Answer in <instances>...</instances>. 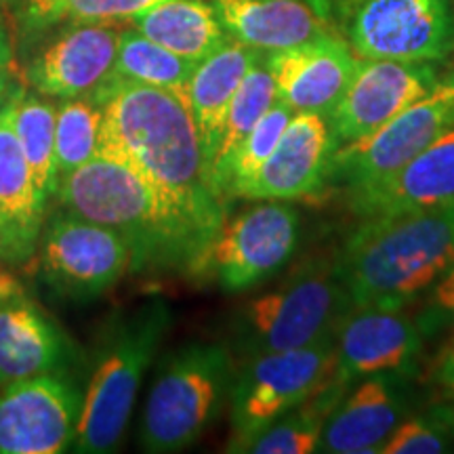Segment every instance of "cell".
I'll list each match as a JSON object with an SVG mask.
<instances>
[{
  "instance_id": "6da1fadb",
  "label": "cell",
  "mask_w": 454,
  "mask_h": 454,
  "mask_svg": "<svg viewBox=\"0 0 454 454\" xmlns=\"http://www.w3.org/2000/svg\"><path fill=\"white\" fill-rule=\"evenodd\" d=\"M90 98L104 110L98 154L152 181L217 236L225 200L208 177L184 95L112 76Z\"/></svg>"
},
{
  "instance_id": "7a4b0ae2",
  "label": "cell",
  "mask_w": 454,
  "mask_h": 454,
  "mask_svg": "<svg viewBox=\"0 0 454 454\" xmlns=\"http://www.w3.org/2000/svg\"><path fill=\"white\" fill-rule=\"evenodd\" d=\"M55 194L70 213L122 236L130 270L202 271L213 231L124 164L98 154L61 177Z\"/></svg>"
},
{
  "instance_id": "3957f363",
  "label": "cell",
  "mask_w": 454,
  "mask_h": 454,
  "mask_svg": "<svg viewBox=\"0 0 454 454\" xmlns=\"http://www.w3.org/2000/svg\"><path fill=\"white\" fill-rule=\"evenodd\" d=\"M454 265V204L366 217L334 259L351 305L408 308Z\"/></svg>"
},
{
  "instance_id": "277c9868",
  "label": "cell",
  "mask_w": 454,
  "mask_h": 454,
  "mask_svg": "<svg viewBox=\"0 0 454 454\" xmlns=\"http://www.w3.org/2000/svg\"><path fill=\"white\" fill-rule=\"evenodd\" d=\"M234 362L225 345L187 343L162 360L144 408L139 440L147 452L190 448L230 395Z\"/></svg>"
},
{
  "instance_id": "5b68a950",
  "label": "cell",
  "mask_w": 454,
  "mask_h": 454,
  "mask_svg": "<svg viewBox=\"0 0 454 454\" xmlns=\"http://www.w3.org/2000/svg\"><path fill=\"white\" fill-rule=\"evenodd\" d=\"M168 325V305L152 301L112 331L82 395L74 450L82 454L116 450L127 431L141 379Z\"/></svg>"
},
{
  "instance_id": "8992f818",
  "label": "cell",
  "mask_w": 454,
  "mask_h": 454,
  "mask_svg": "<svg viewBox=\"0 0 454 454\" xmlns=\"http://www.w3.org/2000/svg\"><path fill=\"white\" fill-rule=\"evenodd\" d=\"M349 308L334 261H308L270 293L247 301L236 311V348L247 357L305 348L333 334Z\"/></svg>"
},
{
  "instance_id": "52a82bcc",
  "label": "cell",
  "mask_w": 454,
  "mask_h": 454,
  "mask_svg": "<svg viewBox=\"0 0 454 454\" xmlns=\"http://www.w3.org/2000/svg\"><path fill=\"white\" fill-rule=\"evenodd\" d=\"M333 377V334L305 348L247 357L230 389L234 438L227 450L299 408Z\"/></svg>"
},
{
  "instance_id": "ba28073f",
  "label": "cell",
  "mask_w": 454,
  "mask_h": 454,
  "mask_svg": "<svg viewBox=\"0 0 454 454\" xmlns=\"http://www.w3.org/2000/svg\"><path fill=\"white\" fill-rule=\"evenodd\" d=\"M452 127L454 74L442 76L427 95L366 137L340 144L328 184L343 187L348 196L381 185Z\"/></svg>"
},
{
  "instance_id": "9c48e42d",
  "label": "cell",
  "mask_w": 454,
  "mask_h": 454,
  "mask_svg": "<svg viewBox=\"0 0 454 454\" xmlns=\"http://www.w3.org/2000/svg\"><path fill=\"white\" fill-rule=\"evenodd\" d=\"M343 20L362 59L434 64L454 53L452 0H357Z\"/></svg>"
},
{
  "instance_id": "30bf717a",
  "label": "cell",
  "mask_w": 454,
  "mask_h": 454,
  "mask_svg": "<svg viewBox=\"0 0 454 454\" xmlns=\"http://www.w3.org/2000/svg\"><path fill=\"white\" fill-rule=\"evenodd\" d=\"M301 217L293 204L263 200L221 223L204 257L202 271H211L227 293H242L274 278L297 253Z\"/></svg>"
},
{
  "instance_id": "8fae6325",
  "label": "cell",
  "mask_w": 454,
  "mask_h": 454,
  "mask_svg": "<svg viewBox=\"0 0 454 454\" xmlns=\"http://www.w3.org/2000/svg\"><path fill=\"white\" fill-rule=\"evenodd\" d=\"M41 244L44 282L72 301L101 297L130 268L122 236L70 211L49 221Z\"/></svg>"
},
{
  "instance_id": "7c38bea8",
  "label": "cell",
  "mask_w": 454,
  "mask_h": 454,
  "mask_svg": "<svg viewBox=\"0 0 454 454\" xmlns=\"http://www.w3.org/2000/svg\"><path fill=\"white\" fill-rule=\"evenodd\" d=\"M334 381L348 389L371 374H417L425 337L406 308L351 305L333 333Z\"/></svg>"
},
{
  "instance_id": "4fadbf2b",
  "label": "cell",
  "mask_w": 454,
  "mask_h": 454,
  "mask_svg": "<svg viewBox=\"0 0 454 454\" xmlns=\"http://www.w3.org/2000/svg\"><path fill=\"white\" fill-rule=\"evenodd\" d=\"M81 391L59 374L11 383L0 394V454H57L76 440Z\"/></svg>"
},
{
  "instance_id": "5bb4252c",
  "label": "cell",
  "mask_w": 454,
  "mask_h": 454,
  "mask_svg": "<svg viewBox=\"0 0 454 454\" xmlns=\"http://www.w3.org/2000/svg\"><path fill=\"white\" fill-rule=\"evenodd\" d=\"M440 74L434 64L360 59L343 98L328 114L337 144H348L383 127L395 114L427 95Z\"/></svg>"
},
{
  "instance_id": "9a60e30c",
  "label": "cell",
  "mask_w": 454,
  "mask_h": 454,
  "mask_svg": "<svg viewBox=\"0 0 454 454\" xmlns=\"http://www.w3.org/2000/svg\"><path fill=\"white\" fill-rule=\"evenodd\" d=\"M337 147L326 116L294 112L268 162L238 187L234 198L294 202L320 196L328 185Z\"/></svg>"
},
{
  "instance_id": "2e32d148",
  "label": "cell",
  "mask_w": 454,
  "mask_h": 454,
  "mask_svg": "<svg viewBox=\"0 0 454 454\" xmlns=\"http://www.w3.org/2000/svg\"><path fill=\"white\" fill-rule=\"evenodd\" d=\"M412 377L383 372L351 383L328 414L317 452H381L389 435L412 411Z\"/></svg>"
},
{
  "instance_id": "e0dca14e",
  "label": "cell",
  "mask_w": 454,
  "mask_h": 454,
  "mask_svg": "<svg viewBox=\"0 0 454 454\" xmlns=\"http://www.w3.org/2000/svg\"><path fill=\"white\" fill-rule=\"evenodd\" d=\"M261 55L274 76L278 99L293 112H314L326 118L343 98L360 61L351 44L334 32L299 47Z\"/></svg>"
},
{
  "instance_id": "ac0fdd59",
  "label": "cell",
  "mask_w": 454,
  "mask_h": 454,
  "mask_svg": "<svg viewBox=\"0 0 454 454\" xmlns=\"http://www.w3.org/2000/svg\"><path fill=\"white\" fill-rule=\"evenodd\" d=\"M121 32L110 24H76L36 55L27 81L51 98L93 95L114 76Z\"/></svg>"
},
{
  "instance_id": "d6986e66",
  "label": "cell",
  "mask_w": 454,
  "mask_h": 454,
  "mask_svg": "<svg viewBox=\"0 0 454 454\" xmlns=\"http://www.w3.org/2000/svg\"><path fill=\"white\" fill-rule=\"evenodd\" d=\"M230 38L259 53L333 34L328 0H211Z\"/></svg>"
},
{
  "instance_id": "ffe728a7",
  "label": "cell",
  "mask_w": 454,
  "mask_h": 454,
  "mask_svg": "<svg viewBox=\"0 0 454 454\" xmlns=\"http://www.w3.org/2000/svg\"><path fill=\"white\" fill-rule=\"evenodd\" d=\"M454 204V127L442 133L394 177L348 196L360 219Z\"/></svg>"
},
{
  "instance_id": "44dd1931",
  "label": "cell",
  "mask_w": 454,
  "mask_h": 454,
  "mask_svg": "<svg viewBox=\"0 0 454 454\" xmlns=\"http://www.w3.org/2000/svg\"><path fill=\"white\" fill-rule=\"evenodd\" d=\"M67 366V345L53 322L26 301L0 305V387L59 374Z\"/></svg>"
},
{
  "instance_id": "7402d4cb",
  "label": "cell",
  "mask_w": 454,
  "mask_h": 454,
  "mask_svg": "<svg viewBox=\"0 0 454 454\" xmlns=\"http://www.w3.org/2000/svg\"><path fill=\"white\" fill-rule=\"evenodd\" d=\"M259 59V51L238 41H230L213 55H208L207 59H202L192 74L185 99L192 118H194L204 158H207L208 177H211V164L217 154L231 99H234L247 72Z\"/></svg>"
},
{
  "instance_id": "603a6c76",
  "label": "cell",
  "mask_w": 454,
  "mask_h": 454,
  "mask_svg": "<svg viewBox=\"0 0 454 454\" xmlns=\"http://www.w3.org/2000/svg\"><path fill=\"white\" fill-rule=\"evenodd\" d=\"M130 26L196 64L230 43L217 11L204 0H162L135 15Z\"/></svg>"
},
{
  "instance_id": "cb8c5ba5",
  "label": "cell",
  "mask_w": 454,
  "mask_h": 454,
  "mask_svg": "<svg viewBox=\"0 0 454 454\" xmlns=\"http://www.w3.org/2000/svg\"><path fill=\"white\" fill-rule=\"evenodd\" d=\"M44 198L7 114L0 107V213L13 238L17 261L30 257L43 227Z\"/></svg>"
},
{
  "instance_id": "d4e9b609",
  "label": "cell",
  "mask_w": 454,
  "mask_h": 454,
  "mask_svg": "<svg viewBox=\"0 0 454 454\" xmlns=\"http://www.w3.org/2000/svg\"><path fill=\"white\" fill-rule=\"evenodd\" d=\"M345 387L334 381V377L317 394L303 402L294 411L282 414L259 434L240 442L230 452L251 454H311L320 450L322 429L328 414L333 412Z\"/></svg>"
},
{
  "instance_id": "484cf974",
  "label": "cell",
  "mask_w": 454,
  "mask_h": 454,
  "mask_svg": "<svg viewBox=\"0 0 454 454\" xmlns=\"http://www.w3.org/2000/svg\"><path fill=\"white\" fill-rule=\"evenodd\" d=\"M3 112L7 114L11 127L20 139L38 192L44 198L55 194L59 184L55 158L57 107L38 95L26 93L24 89H13V93L4 101Z\"/></svg>"
},
{
  "instance_id": "4316f807",
  "label": "cell",
  "mask_w": 454,
  "mask_h": 454,
  "mask_svg": "<svg viewBox=\"0 0 454 454\" xmlns=\"http://www.w3.org/2000/svg\"><path fill=\"white\" fill-rule=\"evenodd\" d=\"M196 66V61L185 59L162 44L150 41L135 27H129L121 32L114 76L175 90L185 98L187 84H190Z\"/></svg>"
},
{
  "instance_id": "83f0119b",
  "label": "cell",
  "mask_w": 454,
  "mask_h": 454,
  "mask_svg": "<svg viewBox=\"0 0 454 454\" xmlns=\"http://www.w3.org/2000/svg\"><path fill=\"white\" fill-rule=\"evenodd\" d=\"M276 99L278 93L274 76H271L268 66L263 64V57H261L257 64L247 72V76H244V81L236 90L234 99H231L230 112H227L223 124V133H221L217 154L213 158L211 184L219 196V181L227 162L234 156V152L240 147L242 141L247 139V135L254 129V124H257L261 118L265 116V112L276 104Z\"/></svg>"
},
{
  "instance_id": "f1b7e54d",
  "label": "cell",
  "mask_w": 454,
  "mask_h": 454,
  "mask_svg": "<svg viewBox=\"0 0 454 454\" xmlns=\"http://www.w3.org/2000/svg\"><path fill=\"white\" fill-rule=\"evenodd\" d=\"M101 121L104 110L90 95L57 106L55 158L59 179L98 156Z\"/></svg>"
},
{
  "instance_id": "f546056e",
  "label": "cell",
  "mask_w": 454,
  "mask_h": 454,
  "mask_svg": "<svg viewBox=\"0 0 454 454\" xmlns=\"http://www.w3.org/2000/svg\"><path fill=\"white\" fill-rule=\"evenodd\" d=\"M293 116V107L284 104L282 99H276V104L254 124V129L234 152L223 175H221L219 192L225 200L227 198H234L238 187L251 181L259 173V168L268 162V158L276 150L278 141H280L284 129L288 127Z\"/></svg>"
},
{
  "instance_id": "4dcf8cb0",
  "label": "cell",
  "mask_w": 454,
  "mask_h": 454,
  "mask_svg": "<svg viewBox=\"0 0 454 454\" xmlns=\"http://www.w3.org/2000/svg\"><path fill=\"white\" fill-rule=\"evenodd\" d=\"M454 452V406H431L411 412L397 425L379 454H446Z\"/></svg>"
},
{
  "instance_id": "1f68e13d",
  "label": "cell",
  "mask_w": 454,
  "mask_h": 454,
  "mask_svg": "<svg viewBox=\"0 0 454 454\" xmlns=\"http://www.w3.org/2000/svg\"><path fill=\"white\" fill-rule=\"evenodd\" d=\"M162 0H47L36 13L30 15L32 24H53V21H74V24H116L130 21L141 11Z\"/></svg>"
},
{
  "instance_id": "d6a6232c",
  "label": "cell",
  "mask_w": 454,
  "mask_h": 454,
  "mask_svg": "<svg viewBox=\"0 0 454 454\" xmlns=\"http://www.w3.org/2000/svg\"><path fill=\"white\" fill-rule=\"evenodd\" d=\"M425 294L427 297L414 320L421 328L423 337L431 339L454 328V265Z\"/></svg>"
},
{
  "instance_id": "836d02e7",
  "label": "cell",
  "mask_w": 454,
  "mask_h": 454,
  "mask_svg": "<svg viewBox=\"0 0 454 454\" xmlns=\"http://www.w3.org/2000/svg\"><path fill=\"white\" fill-rule=\"evenodd\" d=\"M434 379L442 387V391H444V395L454 404V337L448 340L446 348L442 349L438 362H435Z\"/></svg>"
},
{
  "instance_id": "e575fe53",
  "label": "cell",
  "mask_w": 454,
  "mask_h": 454,
  "mask_svg": "<svg viewBox=\"0 0 454 454\" xmlns=\"http://www.w3.org/2000/svg\"><path fill=\"white\" fill-rule=\"evenodd\" d=\"M0 259L11 261V263H20V261H17L13 238H11V231L7 227V221L3 217V213H0Z\"/></svg>"
},
{
  "instance_id": "d590c367",
  "label": "cell",
  "mask_w": 454,
  "mask_h": 454,
  "mask_svg": "<svg viewBox=\"0 0 454 454\" xmlns=\"http://www.w3.org/2000/svg\"><path fill=\"white\" fill-rule=\"evenodd\" d=\"M13 61V47H11L9 34L0 26V67H7Z\"/></svg>"
},
{
  "instance_id": "8d00e7d4",
  "label": "cell",
  "mask_w": 454,
  "mask_h": 454,
  "mask_svg": "<svg viewBox=\"0 0 454 454\" xmlns=\"http://www.w3.org/2000/svg\"><path fill=\"white\" fill-rule=\"evenodd\" d=\"M17 293V282L0 268V297L11 299Z\"/></svg>"
},
{
  "instance_id": "74e56055",
  "label": "cell",
  "mask_w": 454,
  "mask_h": 454,
  "mask_svg": "<svg viewBox=\"0 0 454 454\" xmlns=\"http://www.w3.org/2000/svg\"><path fill=\"white\" fill-rule=\"evenodd\" d=\"M11 93H13V89H11L9 74L4 72V67H0V107L4 106V101L9 99Z\"/></svg>"
},
{
  "instance_id": "f35d334b",
  "label": "cell",
  "mask_w": 454,
  "mask_h": 454,
  "mask_svg": "<svg viewBox=\"0 0 454 454\" xmlns=\"http://www.w3.org/2000/svg\"><path fill=\"white\" fill-rule=\"evenodd\" d=\"M44 3H47V0H27V17L36 13V11L41 9Z\"/></svg>"
},
{
  "instance_id": "ab89813d",
  "label": "cell",
  "mask_w": 454,
  "mask_h": 454,
  "mask_svg": "<svg viewBox=\"0 0 454 454\" xmlns=\"http://www.w3.org/2000/svg\"><path fill=\"white\" fill-rule=\"evenodd\" d=\"M333 3H334V7H337V9L340 11V15H343L345 11H348V9L351 7V4L357 3V0H333Z\"/></svg>"
},
{
  "instance_id": "60d3db41",
  "label": "cell",
  "mask_w": 454,
  "mask_h": 454,
  "mask_svg": "<svg viewBox=\"0 0 454 454\" xmlns=\"http://www.w3.org/2000/svg\"><path fill=\"white\" fill-rule=\"evenodd\" d=\"M11 3H15V0H0V7H7Z\"/></svg>"
},
{
  "instance_id": "b9f144b4",
  "label": "cell",
  "mask_w": 454,
  "mask_h": 454,
  "mask_svg": "<svg viewBox=\"0 0 454 454\" xmlns=\"http://www.w3.org/2000/svg\"><path fill=\"white\" fill-rule=\"evenodd\" d=\"M3 301H7V299H3V297H0V305H3Z\"/></svg>"
},
{
  "instance_id": "7bdbcfd3",
  "label": "cell",
  "mask_w": 454,
  "mask_h": 454,
  "mask_svg": "<svg viewBox=\"0 0 454 454\" xmlns=\"http://www.w3.org/2000/svg\"><path fill=\"white\" fill-rule=\"evenodd\" d=\"M452 7H454V0H452Z\"/></svg>"
}]
</instances>
